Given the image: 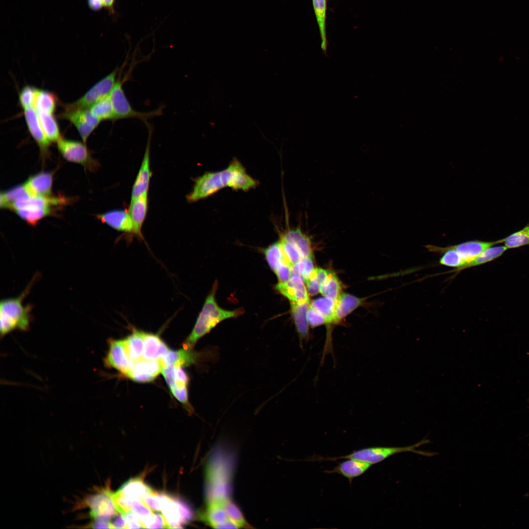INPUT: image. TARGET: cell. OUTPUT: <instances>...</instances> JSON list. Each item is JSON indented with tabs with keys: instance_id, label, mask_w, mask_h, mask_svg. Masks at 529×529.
Wrapping results in <instances>:
<instances>
[{
	"instance_id": "1",
	"label": "cell",
	"mask_w": 529,
	"mask_h": 529,
	"mask_svg": "<svg viewBox=\"0 0 529 529\" xmlns=\"http://www.w3.org/2000/svg\"><path fill=\"white\" fill-rule=\"evenodd\" d=\"M194 182L192 191L186 196L189 203L206 198L226 187L246 192L256 188L259 183L247 173L243 166L236 159L224 169L205 172L196 178Z\"/></svg>"
},
{
	"instance_id": "2",
	"label": "cell",
	"mask_w": 529,
	"mask_h": 529,
	"mask_svg": "<svg viewBox=\"0 0 529 529\" xmlns=\"http://www.w3.org/2000/svg\"><path fill=\"white\" fill-rule=\"evenodd\" d=\"M35 275L28 286L18 297L4 299L0 303V337L15 330L27 331L32 320L31 305L24 306L23 301L29 293L37 278Z\"/></svg>"
},
{
	"instance_id": "3",
	"label": "cell",
	"mask_w": 529,
	"mask_h": 529,
	"mask_svg": "<svg viewBox=\"0 0 529 529\" xmlns=\"http://www.w3.org/2000/svg\"><path fill=\"white\" fill-rule=\"evenodd\" d=\"M216 285L207 297L193 329L184 342L183 347L192 349L196 342L208 334L221 321L238 316L242 313V310H225L221 308L215 299Z\"/></svg>"
},
{
	"instance_id": "4",
	"label": "cell",
	"mask_w": 529,
	"mask_h": 529,
	"mask_svg": "<svg viewBox=\"0 0 529 529\" xmlns=\"http://www.w3.org/2000/svg\"><path fill=\"white\" fill-rule=\"evenodd\" d=\"M64 201L59 197L31 196L13 203L9 209L28 224L35 226L41 219L50 215L54 207L63 204Z\"/></svg>"
},
{
	"instance_id": "5",
	"label": "cell",
	"mask_w": 529,
	"mask_h": 529,
	"mask_svg": "<svg viewBox=\"0 0 529 529\" xmlns=\"http://www.w3.org/2000/svg\"><path fill=\"white\" fill-rule=\"evenodd\" d=\"M428 439H423L412 445L406 447H372L361 449L354 451L346 456L329 458H319L316 459L328 460H336L340 459L352 458L362 461L366 463L374 464L379 463L388 457L403 452H412L419 455L432 457L435 453L419 451L416 449L419 446L428 443Z\"/></svg>"
},
{
	"instance_id": "6",
	"label": "cell",
	"mask_w": 529,
	"mask_h": 529,
	"mask_svg": "<svg viewBox=\"0 0 529 529\" xmlns=\"http://www.w3.org/2000/svg\"><path fill=\"white\" fill-rule=\"evenodd\" d=\"M120 72V71L117 80L109 95L114 108L116 120L136 118L146 123L147 120L162 114V107L147 112H139L132 107L123 89V79L121 78Z\"/></svg>"
},
{
	"instance_id": "7",
	"label": "cell",
	"mask_w": 529,
	"mask_h": 529,
	"mask_svg": "<svg viewBox=\"0 0 529 529\" xmlns=\"http://www.w3.org/2000/svg\"><path fill=\"white\" fill-rule=\"evenodd\" d=\"M118 68L93 85L82 97L76 101L64 105V111L89 109L99 100L110 95L117 80Z\"/></svg>"
},
{
	"instance_id": "8",
	"label": "cell",
	"mask_w": 529,
	"mask_h": 529,
	"mask_svg": "<svg viewBox=\"0 0 529 529\" xmlns=\"http://www.w3.org/2000/svg\"><path fill=\"white\" fill-rule=\"evenodd\" d=\"M58 149L67 161L82 165L85 168L95 171L99 166L84 143L61 138L57 142Z\"/></svg>"
},
{
	"instance_id": "9",
	"label": "cell",
	"mask_w": 529,
	"mask_h": 529,
	"mask_svg": "<svg viewBox=\"0 0 529 529\" xmlns=\"http://www.w3.org/2000/svg\"><path fill=\"white\" fill-rule=\"evenodd\" d=\"M113 493L109 488L103 489L87 500L90 515L95 520L109 521L118 514L113 498Z\"/></svg>"
},
{
	"instance_id": "10",
	"label": "cell",
	"mask_w": 529,
	"mask_h": 529,
	"mask_svg": "<svg viewBox=\"0 0 529 529\" xmlns=\"http://www.w3.org/2000/svg\"><path fill=\"white\" fill-rule=\"evenodd\" d=\"M58 117L70 121L77 130L83 142H86L91 134L98 126L100 120L96 118L90 109L64 111Z\"/></svg>"
},
{
	"instance_id": "11",
	"label": "cell",
	"mask_w": 529,
	"mask_h": 529,
	"mask_svg": "<svg viewBox=\"0 0 529 529\" xmlns=\"http://www.w3.org/2000/svg\"><path fill=\"white\" fill-rule=\"evenodd\" d=\"M108 344V349L103 359L105 366L114 368L126 376L131 361L127 354L124 339L109 338Z\"/></svg>"
},
{
	"instance_id": "12",
	"label": "cell",
	"mask_w": 529,
	"mask_h": 529,
	"mask_svg": "<svg viewBox=\"0 0 529 529\" xmlns=\"http://www.w3.org/2000/svg\"><path fill=\"white\" fill-rule=\"evenodd\" d=\"M162 369L160 360L141 358L131 361L126 376L137 382L147 383L155 379Z\"/></svg>"
},
{
	"instance_id": "13",
	"label": "cell",
	"mask_w": 529,
	"mask_h": 529,
	"mask_svg": "<svg viewBox=\"0 0 529 529\" xmlns=\"http://www.w3.org/2000/svg\"><path fill=\"white\" fill-rule=\"evenodd\" d=\"M228 498H216L208 500L207 508L202 517L212 527L216 529H237L235 525L229 520L225 509V502Z\"/></svg>"
},
{
	"instance_id": "14",
	"label": "cell",
	"mask_w": 529,
	"mask_h": 529,
	"mask_svg": "<svg viewBox=\"0 0 529 529\" xmlns=\"http://www.w3.org/2000/svg\"><path fill=\"white\" fill-rule=\"evenodd\" d=\"M148 129V138L144 156L140 169L135 180L131 191V200L136 199L144 194L148 193L152 172L150 168V146L152 128L146 124Z\"/></svg>"
},
{
	"instance_id": "15",
	"label": "cell",
	"mask_w": 529,
	"mask_h": 529,
	"mask_svg": "<svg viewBox=\"0 0 529 529\" xmlns=\"http://www.w3.org/2000/svg\"><path fill=\"white\" fill-rule=\"evenodd\" d=\"M24 116L28 130L38 145L43 156L48 155L50 142L46 136L33 107L24 109Z\"/></svg>"
},
{
	"instance_id": "16",
	"label": "cell",
	"mask_w": 529,
	"mask_h": 529,
	"mask_svg": "<svg viewBox=\"0 0 529 529\" xmlns=\"http://www.w3.org/2000/svg\"><path fill=\"white\" fill-rule=\"evenodd\" d=\"M305 282L298 276H291L287 282L279 283L275 288L290 302L298 303L309 301V298Z\"/></svg>"
},
{
	"instance_id": "17",
	"label": "cell",
	"mask_w": 529,
	"mask_h": 529,
	"mask_svg": "<svg viewBox=\"0 0 529 529\" xmlns=\"http://www.w3.org/2000/svg\"><path fill=\"white\" fill-rule=\"evenodd\" d=\"M98 219L118 231L132 234L133 224L129 211L116 209L96 216Z\"/></svg>"
},
{
	"instance_id": "18",
	"label": "cell",
	"mask_w": 529,
	"mask_h": 529,
	"mask_svg": "<svg viewBox=\"0 0 529 529\" xmlns=\"http://www.w3.org/2000/svg\"><path fill=\"white\" fill-rule=\"evenodd\" d=\"M501 242L502 240L493 241L471 240L450 246V247L458 253L461 258L465 262V264H466L474 260L486 249Z\"/></svg>"
},
{
	"instance_id": "19",
	"label": "cell",
	"mask_w": 529,
	"mask_h": 529,
	"mask_svg": "<svg viewBox=\"0 0 529 529\" xmlns=\"http://www.w3.org/2000/svg\"><path fill=\"white\" fill-rule=\"evenodd\" d=\"M148 193L131 200L129 212L133 224L132 234L143 239L142 228L148 209Z\"/></svg>"
},
{
	"instance_id": "20",
	"label": "cell",
	"mask_w": 529,
	"mask_h": 529,
	"mask_svg": "<svg viewBox=\"0 0 529 529\" xmlns=\"http://www.w3.org/2000/svg\"><path fill=\"white\" fill-rule=\"evenodd\" d=\"M52 183L53 173L42 171L30 176L25 184L33 196H49Z\"/></svg>"
},
{
	"instance_id": "21",
	"label": "cell",
	"mask_w": 529,
	"mask_h": 529,
	"mask_svg": "<svg viewBox=\"0 0 529 529\" xmlns=\"http://www.w3.org/2000/svg\"><path fill=\"white\" fill-rule=\"evenodd\" d=\"M310 305V301L301 303L290 302L292 316L301 344L303 341H307L309 337L307 311Z\"/></svg>"
},
{
	"instance_id": "22",
	"label": "cell",
	"mask_w": 529,
	"mask_h": 529,
	"mask_svg": "<svg viewBox=\"0 0 529 529\" xmlns=\"http://www.w3.org/2000/svg\"><path fill=\"white\" fill-rule=\"evenodd\" d=\"M371 466L365 462L352 458L339 463L331 470L326 471L328 473H337L347 479L351 483L352 480L362 475Z\"/></svg>"
},
{
	"instance_id": "23",
	"label": "cell",
	"mask_w": 529,
	"mask_h": 529,
	"mask_svg": "<svg viewBox=\"0 0 529 529\" xmlns=\"http://www.w3.org/2000/svg\"><path fill=\"white\" fill-rule=\"evenodd\" d=\"M199 356L192 349L183 348L176 351L169 350L160 361L163 368L170 365L183 367L195 363Z\"/></svg>"
},
{
	"instance_id": "24",
	"label": "cell",
	"mask_w": 529,
	"mask_h": 529,
	"mask_svg": "<svg viewBox=\"0 0 529 529\" xmlns=\"http://www.w3.org/2000/svg\"><path fill=\"white\" fill-rule=\"evenodd\" d=\"M144 359L160 360L169 350L157 335L144 332Z\"/></svg>"
},
{
	"instance_id": "25",
	"label": "cell",
	"mask_w": 529,
	"mask_h": 529,
	"mask_svg": "<svg viewBox=\"0 0 529 529\" xmlns=\"http://www.w3.org/2000/svg\"><path fill=\"white\" fill-rule=\"evenodd\" d=\"M362 303V299L350 294L341 292L336 300L335 320L337 323Z\"/></svg>"
},
{
	"instance_id": "26",
	"label": "cell",
	"mask_w": 529,
	"mask_h": 529,
	"mask_svg": "<svg viewBox=\"0 0 529 529\" xmlns=\"http://www.w3.org/2000/svg\"><path fill=\"white\" fill-rule=\"evenodd\" d=\"M117 492L125 496L142 500L155 491L147 485L142 478L138 477L126 481Z\"/></svg>"
},
{
	"instance_id": "27",
	"label": "cell",
	"mask_w": 529,
	"mask_h": 529,
	"mask_svg": "<svg viewBox=\"0 0 529 529\" xmlns=\"http://www.w3.org/2000/svg\"><path fill=\"white\" fill-rule=\"evenodd\" d=\"M312 1L321 39V48L323 52L326 55L328 47L326 32L327 1V0Z\"/></svg>"
},
{
	"instance_id": "28",
	"label": "cell",
	"mask_w": 529,
	"mask_h": 529,
	"mask_svg": "<svg viewBox=\"0 0 529 529\" xmlns=\"http://www.w3.org/2000/svg\"><path fill=\"white\" fill-rule=\"evenodd\" d=\"M162 514L167 523L168 528H182L183 524L181 518L178 505L176 498L166 495L163 504Z\"/></svg>"
},
{
	"instance_id": "29",
	"label": "cell",
	"mask_w": 529,
	"mask_h": 529,
	"mask_svg": "<svg viewBox=\"0 0 529 529\" xmlns=\"http://www.w3.org/2000/svg\"><path fill=\"white\" fill-rule=\"evenodd\" d=\"M126 348L131 361H135L142 358L144 341V332L134 330L131 334L124 338Z\"/></svg>"
},
{
	"instance_id": "30",
	"label": "cell",
	"mask_w": 529,
	"mask_h": 529,
	"mask_svg": "<svg viewBox=\"0 0 529 529\" xmlns=\"http://www.w3.org/2000/svg\"><path fill=\"white\" fill-rule=\"evenodd\" d=\"M33 196L25 183L18 185L4 192H1L0 196V207L9 209L14 202Z\"/></svg>"
},
{
	"instance_id": "31",
	"label": "cell",
	"mask_w": 529,
	"mask_h": 529,
	"mask_svg": "<svg viewBox=\"0 0 529 529\" xmlns=\"http://www.w3.org/2000/svg\"><path fill=\"white\" fill-rule=\"evenodd\" d=\"M281 239L293 242L299 248L303 257L312 255L310 239L300 229L287 231L282 235Z\"/></svg>"
},
{
	"instance_id": "32",
	"label": "cell",
	"mask_w": 529,
	"mask_h": 529,
	"mask_svg": "<svg viewBox=\"0 0 529 529\" xmlns=\"http://www.w3.org/2000/svg\"><path fill=\"white\" fill-rule=\"evenodd\" d=\"M58 99L52 92L38 89L33 107L36 111L53 114L55 111Z\"/></svg>"
},
{
	"instance_id": "33",
	"label": "cell",
	"mask_w": 529,
	"mask_h": 529,
	"mask_svg": "<svg viewBox=\"0 0 529 529\" xmlns=\"http://www.w3.org/2000/svg\"><path fill=\"white\" fill-rule=\"evenodd\" d=\"M41 126L50 142H57L61 137L58 123L52 114L37 111Z\"/></svg>"
},
{
	"instance_id": "34",
	"label": "cell",
	"mask_w": 529,
	"mask_h": 529,
	"mask_svg": "<svg viewBox=\"0 0 529 529\" xmlns=\"http://www.w3.org/2000/svg\"><path fill=\"white\" fill-rule=\"evenodd\" d=\"M427 248L431 251L444 253L439 260V263L442 265L450 267H456L457 269L465 264V262L461 258L458 253L450 246L442 248L433 245H428Z\"/></svg>"
},
{
	"instance_id": "35",
	"label": "cell",
	"mask_w": 529,
	"mask_h": 529,
	"mask_svg": "<svg viewBox=\"0 0 529 529\" xmlns=\"http://www.w3.org/2000/svg\"><path fill=\"white\" fill-rule=\"evenodd\" d=\"M89 109L91 113L100 121L116 120L109 96L96 102Z\"/></svg>"
},
{
	"instance_id": "36",
	"label": "cell",
	"mask_w": 529,
	"mask_h": 529,
	"mask_svg": "<svg viewBox=\"0 0 529 529\" xmlns=\"http://www.w3.org/2000/svg\"><path fill=\"white\" fill-rule=\"evenodd\" d=\"M507 249V247L505 245L492 246L484 250L472 262L456 269V270H461L465 268L482 264L490 262L501 256Z\"/></svg>"
},
{
	"instance_id": "37",
	"label": "cell",
	"mask_w": 529,
	"mask_h": 529,
	"mask_svg": "<svg viewBox=\"0 0 529 529\" xmlns=\"http://www.w3.org/2000/svg\"><path fill=\"white\" fill-rule=\"evenodd\" d=\"M264 254L268 264L274 271L283 262H288L280 241L271 244L266 248L264 250Z\"/></svg>"
},
{
	"instance_id": "38",
	"label": "cell",
	"mask_w": 529,
	"mask_h": 529,
	"mask_svg": "<svg viewBox=\"0 0 529 529\" xmlns=\"http://www.w3.org/2000/svg\"><path fill=\"white\" fill-rule=\"evenodd\" d=\"M310 305L326 318L328 324L335 323L336 301L324 296L313 300Z\"/></svg>"
},
{
	"instance_id": "39",
	"label": "cell",
	"mask_w": 529,
	"mask_h": 529,
	"mask_svg": "<svg viewBox=\"0 0 529 529\" xmlns=\"http://www.w3.org/2000/svg\"><path fill=\"white\" fill-rule=\"evenodd\" d=\"M126 497L131 511L140 519L145 528V525L154 514L152 510L142 500L134 497Z\"/></svg>"
},
{
	"instance_id": "40",
	"label": "cell",
	"mask_w": 529,
	"mask_h": 529,
	"mask_svg": "<svg viewBox=\"0 0 529 529\" xmlns=\"http://www.w3.org/2000/svg\"><path fill=\"white\" fill-rule=\"evenodd\" d=\"M502 240L507 249L529 244V224Z\"/></svg>"
},
{
	"instance_id": "41",
	"label": "cell",
	"mask_w": 529,
	"mask_h": 529,
	"mask_svg": "<svg viewBox=\"0 0 529 529\" xmlns=\"http://www.w3.org/2000/svg\"><path fill=\"white\" fill-rule=\"evenodd\" d=\"M314 268L312 255L304 257L291 266V276H298L305 282L309 278Z\"/></svg>"
},
{
	"instance_id": "42",
	"label": "cell",
	"mask_w": 529,
	"mask_h": 529,
	"mask_svg": "<svg viewBox=\"0 0 529 529\" xmlns=\"http://www.w3.org/2000/svg\"><path fill=\"white\" fill-rule=\"evenodd\" d=\"M320 293L323 296L335 301L341 293L340 283L336 275L333 272H330L328 278L321 286Z\"/></svg>"
},
{
	"instance_id": "43",
	"label": "cell",
	"mask_w": 529,
	"mask_h": 529,
	"mask_svg": "<svg viewBox=\"0 0 529 529\" xmlns=\"http://www.w3.org/2000/svg\"><path fill=\"white\" fill-rule=\"evenodd\" d=\"M224 506L229 520L235 525L237 529L242 528L247 525V523L241 511L229 498L225 501Z\"/></svg>"
},
{
	"instance_id": "44",
	"label": "cell",
	"mask_w": 529,
	"mask_h": 529,
	"mask_svg": "<svg viewBox=\"0 0 529 529\" xmlns=\"http://www.w3.org/2000/svg\"><path fill=\"white\" fill-rule=\"evenodd\" d=\"M285 257L292 266L300 261L304 257L297 246L292 242L280 240Z\"/></svg>"
},
{
	"instance_id": "45",
	"label": "cell",
	"mask_w": 529,
	"mask_h": 529,
	"mask_svg": "<svg viewBox=\"0 0 529 529\" xmlns=\"http://www.w3.org/2000/svg\"><path fill=\"white\" fill-rule=\"evenodd\" d=\"M38 89L35 87L26 85L24 86L19 93V103L21 106L25 109L33 107Z\"/></svg>"
},
{
	"instance_id": "46",
	"label": "cell",
	"mask_w": 529,
	"mask_h": 529,
	"mask_svg": "<svg viewBox=\"0 0 529 529\" xmlns=\"http://www.w3.org/2000/svg\"><path fill=\"white\" fill-rule=\"evenodd\" d=\"M164 493L156 492L145 497L142 500L152 510L161 511L164 498Z\"/></svg>"
},
{
	"instance_id": "47",
	"label": "cell",
	"mask_w": 529,
	"mask_h": 529,
	"mask_svg": "<svg viewBox=\"0 0 529 529\" xmlns=\"http://www.w3.org/2000/svg\"><path fill=\"white\" fill-rule=\"evenodd\" d=\"M307 320L312 328L328 324L326 318L311 305L307 311Z\"/></svg>"
},
{
	"instance_id": "48",
	"label": "cell",
	"mask_w": 529,
	"mask_h": 529,
	"mask_svg": "<svg viewBox=\"0 0 529 529\" xmlns=\"http://www.w3.org/2000/svg\"><path fill=\"white\" fill-rule=\"evenodd\" d=\"M170 390L172 395L179 402L185 405H189L187 385L176 384L173 387L170 388Z\"/></svg>"
},
{
	"instance_id": "49",
	"label": "cell",
	"mask_w": 529,
	"mask_h": 529,
	"mask_svg": "<svg viewBox=\"0 0 529 529\" xmlns=\"http://www.w3.org/2000/svg\"><path fill=\"white\" fill-rule=\"evenodd\" d=\"M291 266L289 262H284L280 264L275 270L274 272L280 283L286 282L290 278Z\"/></svg>"
},
{
	"instance_id": "50",
	"label": "cell",
	"mask_w": 529,
	"mask_h": 529,
	"mask_svg": "<svg viewBox=\"0 0 529 529\" xmlns=\"http://www.w3.org/2000/svg\"><path fill=\"white\" fill-rule=\"evenodd\" d=\"M176 500L178 505L183 524L191 522L193 518V513L190 506L187 503L180 499L176 498Z\"/></svg>"
},
{
	"instance_id": "51",
	"label": "cell",
	"mask_w": 529,
	"mask_h": 529,
	"mask_svg": "<svg viewBox=\"0 0 529 529\" xmlns=\"http://www.w3.org/2000/svg\"><path fill=\"white\" fill-rule=\"evenodd\" d=\"M145 528L164 529L168 528L165 518L160 513L154 514L145 525Z\"/></svg>"
},
{
	"instance_id": "52",
	"label": "cell",
	"mask_w": 529,
	"mask_h": 529,
	"mask_svg": "<svg viewBox=\"0 0 529 529\" xmlns=\"http://www.w3.org/2000/svg\"><path fill=\"white\" fill-rule=\"evenodd\" d=\"M162 373L169 389L173 387L176 385L174 366L170 365L163 368Z\"/></svg>"
},
{
	"instance_id": "53",
	"label": "cell",
	"mask_w": 529,
	"mask_h": 529,
	"mask_svg": "<svg viewBox=\"0 0 529 529\" xmlns=\"http://www.w3.org/2000/svg\"><path fill=\"white\" fill-rule=\"evenodd\" d=\"M123 515L125 518L128 529L144 528L141 521L132 511H130Z\"/></svg>"
},
{
	"instance_id": "54",
	"label": "cell",
	"mask_w": 529,
	"mask_h": 529,
	"mask_svg": "<svg viewBox=\"0 0 529 529\" xmlns=\"http://www.w3.org/2000/svg\"><path fill=\"white\" fill-rule=\"evenodd\" d=\"M180 366H174L176 384L188 385L189 377L187 374Z\"/></svg>"
},
{
	"instance_id": "55",
	"label": "cell",
	"mask_w": 529,
	"mask_h": 529,
	"mask_svg": "<svg viewBox=\"0 0 529 529\" xmlns=\"http://www.w3.org/2000/svg\"><path fill=\"white\" fill-rule=\"evenodd\" d=\"M111 523L113 529H128L124 516L121 514L117 515Z\"/></svg>"
},
{
	"instance_id": "56",
	"label": "cell",
	"mask_w": 529,
	"mask_h": 529,
	"mask_svg": "<svg viewBox=\"0 0 529 529\" xmlns=\"http://www.w3.org/2000/svg\"><path fill=\"white\" fill-rule=\"evenodd\" d=\"M104 8L107 10L110 16H115L116 14L115 5L116 0H100Z\"/></svg>"
},
{
	"instance_id": "57",
	"label": "cell",
	"mask_w": 529,
	"mask_h": 529,
	"mask_svg": "<svg viewBox=\"0 0 529 529\" xmlns=\"http://www.w3.org/2000/svg\"><path fill=\"white\" fill-rule=\"evenodd\" d=\"M89 8L93 11H98L104 8L100 0H87Z\"/></svg>"
}]
</instances>
